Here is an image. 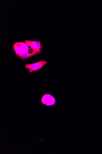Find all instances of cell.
<instances>
[{
    "mask_svg": "<svg viewBox=\"0 0 102 154\" xmlns=\"http://www.w3.org/2000/svg\"><path fill=\"white\" fill-rule=\"evenodd\" d=\"M13 48L16 56L22 60L40 53L38 51L24 42L14 43Z\"/></svg>",
    "mask_w": 102,
    "mask_h": 154,
    "instance_id": "obj_1",
    "label": "cell"
},
{
    "mask_svg": "<svg viewBox=\"0 0 102 154\" xmlns=\"http://www.w3.org/2000/svg\"><path fill=\"white\" fill-rule=\"evenodd\" d=\"M47 63L48 62L45 60L40 61L33 64H26L25 67L28 70L30 73H31L39 70Z\"/></svg>",
    "mask_w": 102,
    "mask_h": 154,
    "instance_id": "obj_2",
    "label": "cell"
},
{
    "mask_svg": "<svg viewBox=\"0 0 102 154\" xmlns=\"http://www.w3.org/2000/svg\"><path fill=\"white\" fill-rule=\"evenodd\" d=\"M24 42L31 46L40 53H41L43 50V47L39 41H35L25 40V41Z\"/></svg>",
    "mask_w": 102,
    "mask_h": 154,
    "instance_id": "obj_3",
    "label": "cell"
},
{
    "mask_svg": "<svg viewBox=\"0 0 102 154\" xmlns=\"http://www.w3.org/2000/svg\"><path fill=\"white\" fill-rule=\"evenodd\" d=\"M55 100L54 98L49 94H47L43 96L42 99V102L48 106L53 104Z\"/></svg>",
    "mask_w": 102,
    "mask_h": 154,
    "instance_id": "obj_4",
    "label": "cell"
}]
</instances>
